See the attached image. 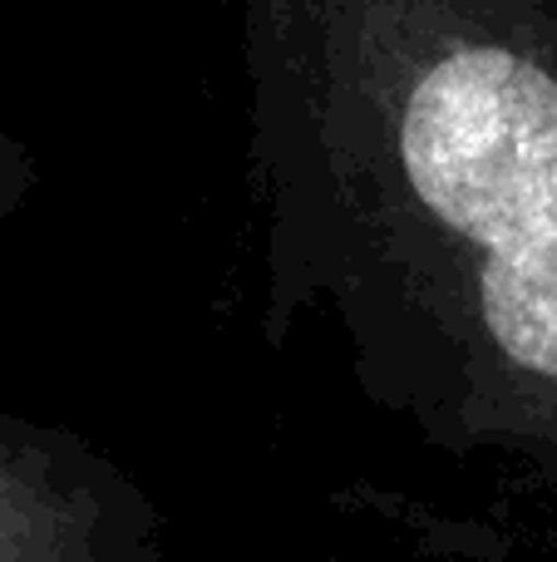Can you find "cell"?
<instances>
[{
	"label": "cell",
	"mask_w": 557,
	"mask_h": 562,
	"mask_svg": "<svg viewBox=\"0 0 557 562\" xmlns=\"http://www.w3.org/2000/svg\"><path fill=\"white\" fill-rule=\"evenodd\" d=\"M262 326L444 459L557 474V0H227Z\"/></svg>",
	"instance_id": "cell-1"
},
{
	"label": "cell",
	"mask_w": 557,
	"mask_h": 562,
	"mask_svg": "<svg viewBox=\"0 0 557 562\" xmlns=\"http://www.w3.org/2000/svg\"><path fill=\"white\" fill-rule=\"evenodd\" d=\"M0 562H173V548L128 469L0 405Z\"/></svg>",
	"instance_id": "cell-2"
},
{
	"label": "cell",
	"mask_w": 557,
	"mask_h": 562,
	"mask_svg": "<svg viewBox=\"0 0 557 562\" xmlns=\"http://www.w3.org/2000/svg\"><path fill=\"white\" fill-rule=\"evenodd\" d=\"M35 183H39L35 154H30L15 134H5V128H0V223H10V217L30 203Z\"/></svg>",
	"instance_id": "cell-3"
}]
</instances>
